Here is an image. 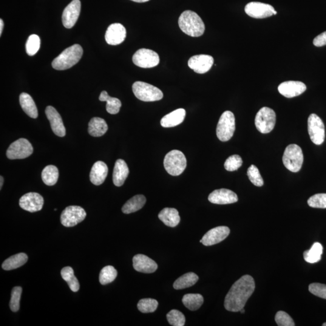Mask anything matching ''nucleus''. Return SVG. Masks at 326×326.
Segmentation results:
<instances>
[{"label": "nucleus", "mask_w": 326, "mask_h": 326, "mask_svg": "<svg viewBox=\"0 0 326 326\" xmlns=\"http://www.w3.org/2000/svg\"><path fill=\"white\" fill-rule=\"evenodd\" d=\"M0 180H1V181H0V189L1 190L2 187V185H3V182H4V178H3V177H2V176H1V177H0Z\"/></svg>", "instance_id": "49"}, {"label": "nucleus", "mask_w": 326, "mask_h": 326, "mask_svg": "<svg viewBox=\"0 0 326 326\" xmlns=\"http://www.w3.org/2000/svg\"><path fill=\"white\" fill-rule=\"evenodd\" d=\"M209 201L213 204H229L237 202V195L230 190L220 189L215 190L209 196Z\"/></svg>", "instance_id": "21"}, {"label": "nucleus", "mask_w": 326, "mask_h": 326, "mask_svg": "<svg viewBox=\"0 0 326 326\" xmlns=\"http://www.w3.org/2000/svg\"><path fill=\"white\" fill-rule=\"evenodd\" d=\"M308 132L311 140L316 145H321L325 139V127L323 121L318 115L312 114L308 120Z\"/></svg>", "instance_id": "10"}, {"label": "nucleus", "mask_w": 326, "mask_h": 326, "mask_svg": "<svg viewBox=\"0 0 326 326\" xmlns=\"http://www.w3.org/2000/svg\"><path fill=\"white\" fill-rule=\"evenodd\" d=\"M242 158L238 155H233L228 157L224 163L225 169L229 172L236 171L242 166Z\"/></svg>", "instance_id": "43"}, {"label": "nucleus", "mask_w": 326, "mask_h": 326, "mask_svg": "<svg viewBox=\"0 0 326 326\" xmlns=\"http://www.w3.org/2000/svg\"><path fill=\"white\" fill-rule=\"evenodd\" d=\"M323 247L319 242L314 243L310 250H306L303 253L306 262L314 263L319 262L322 259Z\"/></svg>", "instance_id": "34"}, {"label": "nucleus", "mask_w": 326, "mask_h": 326, "mask_svg": "<svg viewBox=\"0 0 326 326\" xmlns=\"http://www.w3.org/2000/svg\"><path fill=\"white\" fill-rule=\"evenodd\" d=\"M108 129L109 127L106 120L102 118H93L89 124V133L93 137H101L106 134Z\"/></svg>", "instance_id": "28"}, {"label": "nucleus", "mask_w": 326, "mask_h": 326, "mask_svg": "<svg viewBox=\"0 0 326 326\" xmlns=\"http://www.w3.org/2000/svg\"><path fill=\"white\" fill-rule=\"evenodd\" d=\"M22 291V288L20 286H16L12 289V293H11L10 308L11 311L14 313L18 312L20 307L19 303H20Z\"/></svg>", "instance_id": "41"}, {"label": "nucleus", "mask_w": 326, "mask_h": 326, "mask_svg": "<svg viewBox=\"0 0 326 326\" xmlns=\"http://www.w3.org/2000/svg\"><path fill=\"white\" fill-rule=\"evenodd\" d=\"M167 321L173 326H183L185 325V316L180 311L173 310L167 314Z\"/></svg>", "instance_id": "40"}, {"label": "nucleus", "mask_w": 326, "mask_h": 326, "mask_svg": "<svg viewBox=\"0 0 326 326\" xmlns=\"http://www.w3.org/2000/svg\"><path fill=\"white\" fill-rule=\"evenodd\" d=\"M245 11L252 18L263 19L276 15L277 13L270 4L260 2H250L246 5Z\"/></svg>", "instance_id": "13"}, {"label": "nucleus", "mask_w": 326, "mask_h": 326, "mask_svg": "<svg viewBox=\"0 0 326 326\" xmlns=\"http://www.w3.org/2000/svg\"><path fill=\"white\" fill-rule=\"evenodd\" d=\"M247 175L249 181L257 187H262L264 184L259 169L254 165H251L247 171Z\"/></svg>", "instance_id": "42"}, {"label": "nucleus", "mask_w": 326, "mask_h": 326, "mask_svg": "<svg viewBox=\"0 0 326 326\" xmlns=\"http://www.w3.org/2000/svg\"><path fill=\"white\" fill-rule=\"evenodd\" d=\"M304 157L301 147L292 144L286 147L283 156V163L286 168L292 172L296 173L301 169Z\"/></svg>", "instance_id": "5"}, {"label": "nucleus", "mask_w": 326, "mask_h": 326, "mask_svg": "<svg viewBox=\"0 0 326 326\" xmlns=\"http://www.w3.org/2000/svg\"><path fill=\"white\" fill-rule=\"evenodd\" d=\"M214 63V58L208 55H195L190 58L188 61L189 67L198 74L208 72Z\"/></svg>", "instance_id": "17"}, {"label": "nucleus", "mask_w": 326, "mask_h": 326, "mask_svg": "<svg viewBox=\"0 0 326 326\" xmlns=\"http://www.w3.org/2000/svg\"><path fill=\"white\" fill-rule=\"evenodd\" d=\"M4 22L2 19H0V35H1L2 30H3Z\"/></svg>", "instance_id": "48"}, {"label": "nucleus", "mask_w": 326, "mask_h": 326, "mask_svg": "<svg viewBox=\"0 0 326 326\" xmlns=\"http://www.w3.org/2000/svg\"><path fill=\"white\" fill-rule=\"evenodd\" d=\"M86 211L81 207L69 206L62 212L61 222L66 227H72L82 222L86 219Z\"/></svg>", "instance_id": "11"}, {"label": "nucleus", "mask_w": 326, "mask_h": 326, "mask_svg": "<svg viewBox=\"0 0 326 326\" xmlns=\"http://www.w3.org/2000/svg\"><path fill=\"white\" fill-rule=\"evenodd\" d=\"M186 110L183 109H176L166 115L161 120V125L163 127H172L182 123L186 117Z\"/></svg>", "instance_id": "25"}, {"label": "nucleus", "mask_w": 326, "mask_h": 326, "mask_svg": "<svg viewBox=\"0 0 326 326\" xmlns=\"http://www.w3.org/2000/svg\"><path fill=\"white\" fill-rule=\"evenodd\" d=\"M236 129L233 113L226 110L221 115L217 127V135L221 141H227L232 138Z\"/></svg>", "instance_id": "7"}, {"label": "nucleus", "mask_w": 326, "mask_h": 326, "mask_svg": "<svg viewBox=\"0 0 326 326\" xmlns=\"http://www.w3.org/2000/svg\"><path fill=\"white\" fill-rule=\"evenodd\" d=\"M309 291L314 296L326 299V285L314 283L309 286Z\"/></svg>", "instance_id": "46"}, {"label": "nucleus", "mask_w": 326, "mask_h": 326, "mask_svg": "<svg viewBox=\"0 0 326 326\" xmlns=\"http://www.w3.org/2000/svg\"><path fill=\"white\" fill-rule=\"evenodd\" d=\"M45 114L50 121V126L54 134L58 137H64L66 134V130H65L61 115L59 114L55 108L48 106L45 109Z\"/></svg>", "instance_id": "18"}, {"label": "nucleus", "mask_w": 326, "mask_h": 326, "mask_svg": "<svg viewBox=\"0 0 326 326\" xmlns=\"http://www.w3.org/2000/svg\"><path fill=\"white\" fill-rule=\"evenodd\" d=\"M133 266L136 271L146 274L154 273L158 269L157 263L143 254H137L133 257Z\"/></svg>", "instance_id": "22"}, {"label": "nucleus", "mask_w": 326, "mask_h": 326, "mask_svg": "<svg viewBox=\"0 0 326 326\" xmlns=\"http://www.w3.org/2000/svg\"><path fill=\"white\" fill-rule=\"evenodd\" d=\"M132 91L135 97L143 102L158 101L163 98V93L159 89L144 82H135Z\"/></svg>", "instance_id": "4"}, {"label": "nucleus", "mask_w": 326, "mask_h": 326, "mask_svg": "<svg viewBox=\"0 0 326 326\" xmlns=\"http://www.w3.org/2000/svg\"><path fill=\"white\" fill-rule=\"evenodd\" d=\"M129 173L128 166L125 161L121 159L116 161L112 175V180L114 185L117 187L123 186L124 181L128 177Z\"/></svg>", "instance_id": "24"}, {"label": "nucleus", "mask_w": 326, "mask_h": 326, "mask_svg": "<svg viewBox=\"0 0 326 326\" xmlns=\"http://www.w3.org/2000/svg\"><path fill=\"white\" fill-rule=\"evenodd\" d=\"M83 49L80 45L75 44L64 50L52 62V67L57 70L70 69L80 61Z\"/></svg>", "instance_id": "3"}, {"label": "nucleus", "mask_w": 326, "mask_h": 326, "mask_svg": "<svg viewBox=\"0 0 326 326\" xmlns=\"http://www.w3.org/2000/svg\"><path fill=\"white\" fill-rule=\"evenodd\" d=\"M313 44L316 47H323L326 45V31L317 36L314 39Z\"/></svg>", "instance_id": "47"}, {"label": "nucleus", "mask_w": 326, "mask_h": 326, "mask_svg": "<svg viewBox=\"0 0 326 326\" xmlns=\"http://www.w3.org/2000/svg\"><path fill=\"white\" fill-rule=\"evenodd\" d=\"M239 312L241 314H244L245 313L244 308H242V310H241Z\"/></svg>", "instance_id": "51"}, {"label": "nucleus", "mask_w": 326, "mask_h": 326, "mask_svg": "<svg viewBox=\"0 0 326 326\" xmlns=\"http://www.w3.org/2000/svg\"><path fill=\"white\" fill-rule=\"evenodd\" d=\"M126 36V30L122 24H112L108 27L106 40L108 44L117 45L122 43Z\"/></svg>", "instance_id": "20"}, {"label": "nucleus", "mask_w": 326, "mask_h": 326, "mask_svg": "<svg viewBox=\"0 0 326 326\" xmlns=\"http://www.w3.org/2000/svg\"><path fill=\"white\" fill-rule=\"evenodd\" d=\"M157 300L152 299H143L140 300L137 305L138 310L144 314L154 313L158 308Z\"/></svg>", "instance_id": "38"}, {"label": "nucleus", "mask_w": 326, "mask_h": 326, "mask_svg": "<svg viewBox=\"0 0 326 326\" xmlns=\"http://www.w3.org/2000/svg\"><path fill=\"white\" fill-rule=\"evenodd\" d=\"M117 276V271L112 266H107L102 269L99 275V282L102 285L112 282Z\"/></svg>", "instance_id": "37"}, {"label": "nucleus", "mask_w": 326, "mask_h": 326, "mask_svg": "<svg viewBox=\"0 0 326 326\" xmlns=\"http://www.w3.org/2000/svg\"><path fill=\"white\" fill-rule=\"evenodd\" d=\"M275 320L279 326H295L293 319L284 311H279L275 317Z\"/></svg>", "instance_id": "45"}, {"label": "nucleus", "mask_w": 326, "mask_h": 326, "mask_svg": "<svg viewBox=\"0 0 326 326\" xmlns=\"http://www.w3.org/2000/svg\"><path fill=\"white\" fill-rule=\"evenodd\" d=\"M19 206L31 213L40 211L44 205V199L38 193L30 192L25 194L19 200Z\"/></svg>", "instance_id": "15"}, {"label": "nucleus", "mask_w": 326, "mask_h": 326, "mask_svg": "<svg viewBox=\"0 0 326 326\" xmlns=\"http://www.w3.org/2000/svg\"><path fill=\"white\" fill-rule=\"evenodd\" d=\"M158 217L164 224L170 227H175L180 222L179 213L174 208L164 209L158 215Z\"/></svg>", "instance_id": "26"}, {"label": "nucleus", "mask_w": 326, "mask_h": 326, "mask_svg": "<svg viewBox=\"0 0 326 326\" xmlns=\"http://www.w3.org/2000/svg\"><path fill=\"white\" fill-rule=\"evenodd\" d=\"M41 40L38 35H32L28 38L25 49L26 52L29 56L35 55L40 49Z\"/></svg>", "instance_id": "39"}, {"label": "nucleus", "mask_w": 326, "mask_h": 326, "mask_svg": "<svg viewBox=\"0 0 326 326\" xmlns=\"http://www.w3.org/2000/svg\"><path fill=\"white\" fill-rule=\"evenodd\" d=\"M132 61L139 67L150 69L159 64L160 57L154 51L141 49L137 50L133 55Z\"/></svg>", "instance_id": "12"}, {"label": "nucleus", "mask_w": 326, "mask_h": 326, "mask_svg": "<svg viewBox=\"0 0 326 326\" xmlns=\"http://www.w3.org/2000/svg\"><path fill=\"white\" fill-rule=\"evenodd\" d=\"M323 326H326V323H323Z\"/></svg>", "instance_id": "52"}, {"label": "nucleus", "mask_w": 326, "mask_h": 326, "mask_svg": "<svg viewBox=\"0 0 326 326\" xmlns=\"http://www.w3.org/2000/svg\"><path fill=\"white\" fill-rule=\"evenodd\" d=\"M132 1H134L136 2H145L147 1H149V0H131Z\"/></svg>", "instance_id": "50"}, {"label": "nucleus", "mask_w": 326, "mask_h": 326, "mask_svg": "<svg viewBox=\"0 0 326 326\" xmlns=\"http://www.w3.org/2000/svg\"><path fill=\"white\" fill-rule=\"evenodd\" d=\"M99 100L107 102L106 109L110 114H116L120 111L121 101L118 99L110 97L106 91H103L99 96Z\"/></svg>", "instance_id": "31"}, {"label": "nucleus", "mask_w": 326, "mask_h": 326, "mask_svg": "<svg viewBox=\"0 0 326 326\" xmlns=\"http://www.w3.org/2000/svg\"><path fill=\"white\" fill-rule=\"evenodd\" d=\"M33 152L32 144L27 139L19 138L8 147L6 156L10 160L24 159L32 155Z\"/></svg>", "instance_id": "9"}, {"label": "nucleus", "mask_w": 326, "mask_h": 326, "mask_svg": "<svg viewBox=\"0 0 326 326\" xmlns=\"http://www.w3.org/2000/svg\"><path fill=\"white\" fill-rule=\"evenodd\" d=\"M182 302L189 310L194 311L199 310L204 303V298L199 294H188L184 296Z\"/></svg>", "instance_id": "33"}, {"label": "nucleus", "mask_w": 326, "mask_h": 326, "mask_svg": "<svg viewBox=\"0 0 326 326\" xmlns=\"http://www.w3.org/2000/svg\"><path fill=\"white\" fill-rule=\"evenodd\" d=\"M308 205L313 208L326 209V194H318L308 201Z\"/></svg>", "instance_id": "44"}, {"label": "nucleus", "mask_w": 326, "mask_h": 326, "mask_svg": "<svg viewBox=\"0 0 326 326\" xmlns=\"http://www.w3.org/2000/svg\"><path fill=\"white\" fill-rule=\"evenodd\" d=\"M164 166L170 175H180L186 168L187 160L185 155L178 150H173L165 156Z\"/></svg>", "instance_id": "6"}, {"label": "nucleus", "mask_w": 326, "mask_h": 326, "mask_svg": "<svg viewBox=\"0 0 326 326\" xmlns=\"http://www.w3.org/2000/svg\"><path fill=\"white\" fill-rule=\"evenodd\" d=\"M306 89V85L303 82L293 81L283 82L278 87L280 94L287 98H293L301 95Z\"/></svg>", "instance_id": "19"}, {"label": "nucleus", "mask_w": 326, "mask_h": 326, "mask_svg": "<svg viewBox=\"0 0 326 326\" xmlns=\"http://www.w3.org/2000/svg\"><path fill=\"white\" fill-rule=\"evenodd\" d=\"M276 122V112L268 107H263L255 118L256 128L262 134H268L273 130Z\"/></svg>", "instance_id": "8"}, {"label": "nucleus", "mask_w": 326, "mask_h": 326, "mask_svg": "<svg viewBox=\"0 0 326 326\" xmlns=\"http://www.w3.org/2000/svg\"><path fill=\"white\" fill-rule=\"evenodd\" d=\"M81 3L80 0H73L65 8L62 13V20L64 26L67 29H71L77 22L80 15Z\"/></svg>", "instance_id": "14"}, {"label": "nucleus", "mask_w": 326, "mask_h": 326, "mask_svg": "<svg viewBox=\"0 0 326 326\" xmlns=\"http://www.w3.org/2000/svg\"><path fill=\"white\" fill-rule=\"evenodd\" d=\"M146 202L145 197L142 195L134 196L127 201L122 208V212L125 214H130L139 211L143 208Z\"/></svg>", "instance_id": "29"}, {"label": "nucleus", "mask_w": 326, "mask_h": 326, "mask_svg": "<svg viewBox=\"0 0 326 326\" xmlns=\"http://www.w3.org/2000/svg\"><path fill=\"white\" fill-rule=\"evenodd\" d=\"M19 103L22 109L25 114L32 118H36L38 116V109L35 102L32 97L27 93H22L19 96Z\"/></svg>", "instance_id": "27"}, {"label": "nucleus", "mask_w": 326, "mask_h": 326, "mask_svg": "<svg viewBox=\"0 0 326 326\" xmlns=\"http://www.w3.org/2000/svg\"><path fill=\"white\" fill-rule=\"evenodd\" d=\"M109 173V168L103 161L96 162L91 170L90 178L91 182L96 186L101 185L104 183Z\"/></svg>", "instance_id": "23"}, {"label": "nucleus", "mask_w": 326, "mask_h": 326, "mask_svg": "<svg viewBox=\"0 0 326 326\" xmlns=\"http://www.w3.org/2000/svg\"><path fill=\"white\" fill-rule=\"evenodd\" d=\"M180 29L184 33L192 37H200L205 32V24L197 13L186 10L178 19Z\"/></svg>", "instance_id": "2"}, {"label": "nucleus", "mask_w": 326, "mask_h": 326, "mask_svg": "<svg viewBox=\"0 0 326 326\" xmlns=\"http://www.w3.org/2000/svg\"><path fill=\"white\" fill-rule=\"evenodd\" d=\"M230 229L227 226H217L204 235L200 242L205 246H212L222 242L228 236Z\"/></svg>", "instance_id": "16"}, {"label": "nucleus", "mask_w": 326, "mask_h": 326, "mask_svg": "<svg viewBox=\"0 0 326 326\" xmlns=\"http://www.w3.org/2000/svg\"><path fill=\"white\" fill-rule=\"evenodd\" d=\"M255 287L254 279L249 275H245L237 280L225 297V310L233 313L239 312L245 307L246 303L254 293Z\"/></svg>", "instance_id": "1"}, {"label": "nucleus", "mask_w": 326, "mask_h": 326, "mask_svg": "<svg viewBox=\"0 0 326 326\" xmlns=\"http://www.w3.org/2000/svg\"><path fill=\"white\" fill-rule=\"evenodd\" d=\"M61 276L65 282L68 283L70 290L73 292H78L80 288V285L77 278L74 274V271L70 266H67L62 269Z\"/></svg>", "instance_id": "36"}, {"label": "nucleus", "mask_w": 326, "mask_h": 326, "mask_svg": "<svg viewBox=\"0 0 326 326\" xmlns=\"http://www.w3.org/2000/svg\"><path fill=\"white\" fill-rule=\"evenodd\" d=\"M42 180L47 186H52L57 183L59 171L55 166L49 165L45 167L42 172Z\"/></svg>", "instance_id": "35"}, {"label": "nucleus", "mask_w": 326, "mask_h": 326, "mask_svg": "<svg viewBox=\"0 0 326 326\" xmlns=\"http://www.w3.org/2000/svg\"><path fill=\"white\" fill-rule=\"evenodd\" d=\"M199 277L194 273H188L178 278L174 283L175 290H180L191 287L198 282Z\"/></svg>", "instance_id": "32"}, {"label": "nucleus", "mask_w": 326, "mask_h": 326, "mask_svg": "<svg viewBox=\"0 0 326 326\" xmlns=\"http://www.w3.org/2000/svg\"><path fill=\"white\" fill-rule=\"evenodd\" d=\"M27 260L28 256L26 254H16L5 260L2 264V268L5 271L13 270L24 265Z\"/></svg>", "instance_id": "30"}]
</instances>
